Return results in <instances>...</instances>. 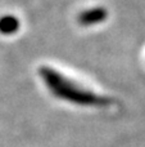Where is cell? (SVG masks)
<instances>
[{"mask_svg": "<svg viewBox=\"0 0 145 147\" xmlns=\"http://www.w3.org/2000/svg\"><path fill=\"white\" fill-rule=\"evenodd\" d=\"M41 76H43L46 86L53 92L54 96L62 99L74 102L76 105H87V106H91V105L100 106V105H105L108 102L105 98L98 97L92 94L91 92L81 89L78 85L63 78L61 74L53 71L48 67L41 69Z\"/></svg>", "mask_w": 145, "mask_h": 147, "instance_id": "cell-1", "label": "cell"}, {"mask_svg": "<svg viewBox=\"0 0 145 147\" xmlns=\"http://www.w3.org/2000/svg\"><path fill=\"white\" fill-rule=\"evenodd\" d=\"M105 17V12L103 9H91L80 16V22L84 25H92L103 21Z\"/></svg>", "mask_w": 145, "mask_h": 147, "instance_id": "cell-2", "label": "cell"}, {"mask_svg": "<svg viewBox=\"0 0 145 147\" xmlns=\"http://www.w3.org/2000/svg\"><path fill=\"white\" fill-rule=\"evenodd\" d=\"M18 28V20L14 17H3L0 20V32L3 34H13Z\"/></svg>", "mask_w": 145, "mask_h": 147, "instance_id": "cell-3", "label": "cell"}]
</instances>
